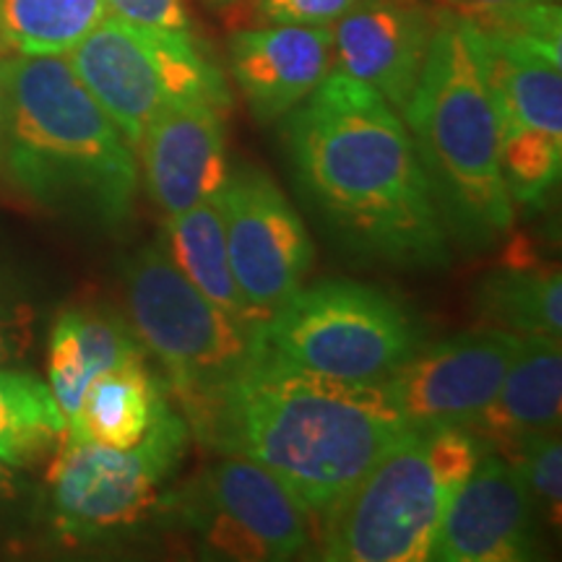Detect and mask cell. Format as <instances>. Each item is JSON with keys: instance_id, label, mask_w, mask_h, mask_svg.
<instances>
[{"instance_id": "obj_1", "label": "cell", "mask_w": 562, "mask_h": 562, "mask_svg": "<svg viewBox=\"0 0 562 562\" xmlns=\"http://www.w3.org/2000/svg\"><path fill=\"white\" fill-rule=\"evenodd\" d=\"M279 123L294 186L344 250L402 271L451 266L412 133L378 91L331 70Z\"/></svg>"}, {"instance_id": "obj_2", "label": "cell", "mask_w": 562, "mask_h": 562, "mask_svg": "<svg viewBox=\"0 0 562 562\" xmlns=\"http://www.w3.org/2000/svg\"><path fill=\"white\" fill-rule=\"evenodd\" d=\"M188 427L211 451L269 469L318 524L414 425L381 383L300 368L252 336L240 368Z\"/></svg>"}, {"instance_id": "obj_3", "label": "cell", "mask_w": 562, "mask_h": 562, "mask_svg": "<svg viewBox=\"0 0 562 562\" xmlns=\"http://www.w3.org/2000/svg\"><path fill=\"white\" fill-rule=\"evenodd\" d=\"M0 165L21 195L55 216L104 232L133 220L136 151L66 55H11Z\"/></svg>"}, {"instance_id": "obj_4", "label": "cell", "mask_w": 562, "mask_h": 562, "mask_svg": "<svg viewBox=\"0 0 562 562\" xmlns=\"http://www.w3.org/2000/svg\"><path fill=\"white\" fill-rule=\"evenodd\" d=\"M451 240L490 248L513 227L501 170V123L474 21L440 11L404 110Z\"/></svg>"}, {"instance_id": "obj_5", "label": "cell", "mask_w": 562, "mask_h": 562, "mask_svg": "<svg viewBox=\"0 0 562 562\" xmlns=\"http://www.w3.org/2000/svg\"><path fill=\"white\" fill-rule=\"evenodd\" d=\"M484 440L467 427H412L321 516L318 558L331 562L430 560L453 495Z\"/></svg>"}, {"instance_id": "obj_6", "label": "cell", "mask_w": 562, "mask_h": 562, "mask_svg": "<svg viewBox=\"0 0 562 562\" xmlns=\"http://www.w3.org/2000/svg\"><path fill=\"white\" fill-rule=\"evenodd\" d=\"M256 336L284 360L349 383H383L425 347L402 300L349 279L300 286Z\"/></svg>"}, {"instance_id": "obj_7", "label": "cell", "mask_w": 562, "mask_h": 562, "mask_svg": "<svg viewBox=\"0 0 562 562\" xmlns=\"http://www.w3.org/2000/svg\"><path fill=\"white\" fill-rule=\"evenodd\" d=\"M66 58L133 151L170 104L229 108L227 81L193 32L146 30L108 13Z\"/></svg>"}, {"instance_id": "obj_8", "label": "cell", "mask_w": 562, "mask_h": 562, "mask_svg": "<svg viewBox=\"0 0 562 562\" xmlns=\"http://www.w3.org/2000/svg\"><path fill=\"white\" fill-rule=\"evenodd\" d=\"M188 442L191 427L170 402L133 448L63 438L47 472L50 521L58 537L68 544H94L149 521L186 459Z\"/></svg>"}, {"instance_id": "obj_9", "label": "cell", "mask_w": 562, "mask_h": 562, "mask_svg": "<svg viewBox=\"0 0 562 562\" xmlns=\"http://www.w3.org/2000/svg\"><path fill=\"white\" fill-rule=\"evenodd\" d=\"M131 326L165 372L188 425L248 357L252 336L237 328L178 269L161 243L125 263Z\"/></svg>"}, {"instance_id": "obj_10", "label": "cell", "mask_w": 562, "mask_h": 562, "mask_svg": "<svg viewBox=\"0 0 562 562\" xmlns=\"http://www.w3.org/2000/svg\"><path fill=\"white\" fill-rule=\"evenodd\" d=\"M159 510L211 558L281 562L313 550V516L261 463L222 456L180 490L161 495Z\"/></svg>"}, {"instance_id": "obj_11", "label": "cell", "mask_w": 562, "mask_h": 562, "mask_svg": "<svg viewBox=\"0 0 562 562\" xmlns=\"http://www.w3.org/2000/svg\"><path fill=\"white\" fill-rule=\"evenodd\" d=\"M480 40L501 123L505 191L513 206H539L562 172L560 42L501 30H480Z\"/></svg>"}, {"instance_id": "obj_12", "label": "cell", "mask_w": 562, "mask_h": 562, "mask_svg": "<svg viewBox=\"0 0 562 562\" xmlns=\"http://www.w3.org/2000/svg\"><path fill=\"white\" fill-rule=\"evenodd\" d=\"M237 286L263 323L300 290L315 248L297 209L258 167L229 170L216 195Z\"/></svg>"}, {"instance_id": "obj_13", "label": "cell", "mask_w": 562, "mask_h": 562, "mask_svg": "<svg viewBox=\"0 0 562 562\" xmlns=\"http://www.w3.org/2000/svg\"><path fill=\"white\" fill-rule=\"evenodd\" d=\"M521 336L497 326L422 347L381 383L414 427H469L501 391Z\"/></svg>"}, {"instance_id": "obj_14", "label": "cell", "mask_w": 562, "mask_h": 562, "mask_svg": "<svg viewBox=\"0 0 562 562\" xmlns=\"http://www.w3.org/2000/svg\"><path fill=\"white\" fill-rule=\"evenodd\" d=\"M537 510L518 469L487 446L448 505L430 560L524 562L537 558Z\"/></svg>"}, {"instance_id": "obj_15", "label": "cell", "mask_w": 562, "mask_h": 562, "mask_svg": "<svg viewBox=\"0 0 562 562\" xmlns=\"http://www.w3.org/2000/svg\"><path fill=\"white\" fill-rule=\"evenodd\" d=\"M435 19L425 0H357L334 21V74L362 81L404 115L417 87Z\"/></svg>"}, {"instance_id": "obj_16", "label": "cell", "mask_w": 562, "mask_h": 562, "mask_svg": "<svg viewBox=\"0 0 562 562\" xmlns=\"http://www.w3.org/2000/svg\"><path fill=\"white\" fill-rule=\"evenodd\" d=\"M224 112L211 104H170L140 138L149 199L165 216L216 199L229 180Z\"/></svg>"}, {"instance_id": "obj_17", "label": "cell", "mask_w": 562, "mask_h": 562, "mask_svg": "<svg viewBox=\"0 0 562 562\" xmlns=\"http://www.w3.org/2000/svg\"><path fill=\"white\" fill-rule=\"evenodd\" d=\"M334 30L263 24L229 37V70L258 123H279L331 74Z\"/></svg>"}, {"instance_id": "obj_18", "label": "cell", "mask_w": 562, "mask_h": 562, "mask_svg": "<svg viewBox=\"0 0 562 562\" xmlns=\"http://www.w3.org/2000/svg\"><path fill=\"white\" fill-rule=\"evenodd\" d=\"M562 414L560 336H521V349L505 372L501 391L467 430L480 435L492 451L533 432H552Z\"/></svg>"}, {"instance_id": "obj_19", "label": "cell", "mask_w": 562, "mask_h": 562, "mask_svg": "<svg viewBox=\"0 0 562 562\" xmlns=\"http://www.w3.org/2000/svg\"><path fill=\"white\" fill-rule=\"evenodd\" d=\"M133 360H146V349L123 315L91 307L63 311L50 331L47 385L66 422L79 412L94 378Z\"/></svg>"}, {"instance_id": "obj_20", "label": "cell", "mask_w": 562, "mask_h": 562, "mask_svg": "<svg viewBox=\"0 0 562 562\" xmlns=\"http://www.w3.org/2000/svg\"><path fill=\"white\" fill-rule=\"evenodd\" d=\"M161 245L195 290L220 307L237 328L248 336L261 331L263 321L248 305L232 271L220 201H203L182 214L167 216Z\"/></svg>"}, {"instance_id": "obj_21", "label": "cell", "mask_w": 562, "mask_h": 562, "mask_svg": "<svg viewBox=\"0 0 562 562\" xmlns=\"http://www.w3.org/2000/svg\"><path fill=\"white\" fill-rule=\"evenodd\" d=\"M165 404L167 385L149 370V362H125L91 381L79 412L68 419L66 438L133 448L144 440Z\"/></svg>"}, {"instance_id": "obj_22", "label": "cell", "mask_w": 562, "mask_h": 562, "mask_svg": "<svg viewBox=\"0 0 562 562\" xmlns=\"http://www.w3.org/2000/svg\"><path fill=\"white\" fill-rule=\"evenodd\" d=\"M66 414L50 385L26 370L0 364V461L9 467H37L66 438Z\"/></svg>"}, {"instance_id": "obj_23", "label": "cell", "mask_w": 562, "mask_h": 562, "mask_svg": "<svg viewBox=\"0 0 562 562\" xmlns=\"http://www.w3.org/2000/svg\"><path fill=\"white\" fill-rule=\"evenodd\" d=\"M474 307L490 326L518 336L562 334V279L558 269H497L480 281Z\"/></svg>"}, {"instance_id": "obj_24", "label": "cell", "mask_w": 562, "mask_h": 562, "mask_svg": "<svg viewBox=\"0 0 562 562\" xmlns=\"http://www.w3.org/2000/svg\"><path fill=\"white\" fill-rule=\"evenodd\" d=\"M108 13V0H0V45L11 55H68Z\"/></svg>"}, {"instance_id": "obj_25", "label": "cell", "mask_w": 562, "mask_h": 562, "mask_svg": "<svg viewBox=\"0 0 562 562\" xmlns=\"http://www.w3.org/2000/svg\"><path fill=\"white\" fill-rule=\"evenodd\" d=\"M497 453H503L518 469L537 516L552 529H560L562 446L558 430L526 435V438H518Z\"/></svg>"}, {"instance_id": "obj_26", "label": "cell", "mask_w": 562, "mask_h": 562, "mask_svg": "<svg viewBox=\"0 0 562 562\" xmlns=\"http://www.w3.org/2000/svg\"><path fill=\"white\" fill-rule=\"evenodd\" d=\"M480 30L524 32L560 42V0H448Z\"/></svg>"}, {"instance_id": "obj_27", "label": "cell", "mask_w": 562, "mask_h": 562, "mask_svg": "<svg viewBox=\"0 0 562 562\" xmlns=\"http://www.w3.org/2000/svg\"><path fill=\"white\" fill-rule=\"evenodd\" d=\"M34 305L16 284L0 277V364H11L26 355L34 341Z\"/></svg>"}, {"instance_id": "obj_28", "label": "cell", "mask_w": 562, "mask_h": 562, "mask_svg": "<svg viewBox=\"0 0 562 562\" xmlns=\"http://www.w3.org/2000/svg\"><path fill=\"white\" fill-rule=\"evenodd\" d=\"M357 0H258L256 13L263 24L334 26Z\"/></svg>"}, {"instance_id": "obj_29", "label": "cell", "mask_w": 562, "mask_h": 562, "mask_svg": "<svg viewBox=\"0 0 562 562\" xmlns=\"http://www.w3.org/2000/svg\"><path fill=\"white\" fill-rule=\"evenodd\" d=\"M108 9L131 24L146 30L191 32L193 19L188 0H108Z\"/></svg>"}, {"instance_id": "obj_30", "label": "cell", "mask_w": 562, "mask_h": 562, "mask_svg": "<svg viewBox=\"0 0 562 562\" xmlns=\"http://www.w3.org/2000/svg\"><path fill=\"white\" fill-rule=\"evenodd\" d=\"M26 482L24 476L19 474V469L9 467V463L0 461V505L16 503L21 495H24Z\"/></svg>"}, {"instance_id": "obj_31", "label": "cell", "mask_w": 562, "mask_h": 562, "mask_svg": "<svg viewBox=\"0 0 562 562\" xmlns=\"http://www.w3.org/2000/svg\"><path fill=\"white\" fill-rule=\"evenodd\" d=\"M11 53L0 45V136H3V121H5V70H9Z\"/></svg>"}, {"instance_id": "obj_32", "label": "cell", "mask_w": 562, "mask_h": 562, "mask_svg": "<svg viewBox=\"0 0 562 562\" xmlns=\"http://www.w3.org/2000/svg\"><path fill=\"white\" fill-rule=\"evenodd\" d=\"M206 3L211 5V9H224V5L237 3V0H206Z\"/></svg>"}]
</instances>
